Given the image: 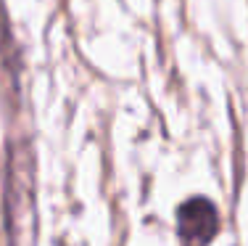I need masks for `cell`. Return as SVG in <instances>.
Instances as JSON below:
<instances>
[{
  "mask_svg": "<svg viewBox=\"0 0 248 246\" xmlns=\"http://www.w3.org/2000/svg\"><path fill=\"white\" fill-rule=\"evenodd\" d=\"M219 230V214L209 198H190L177 212V236L182 246H209Z\"/></svg>",
  "mask_w": 248,
  "mask_h": 246,
  "instance_id": "1",
  "label": "cell"
}]
</instances>
